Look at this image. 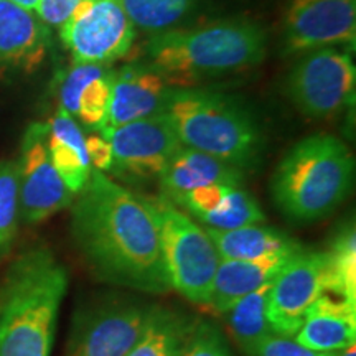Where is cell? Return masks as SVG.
Listing matches in <instances>:
<instances>
[{
    "instance_id": "484cf974",
    "label": "cell",
    "mask_w": 356,
    "mask_h": 356,
    "mask_svg": "<svg viewBox=\"0 0 356 356\" xmlns=\"http://www.w3.org/2000/svg\"><path fill=\"white\" fill-rule=\"evenodd\" d=\"M19 220V168L13 160H0V259L10 254Z\"/></svg>"
},
{
    "instance_id": "4316f807",
    "label": "cell",
    "mask_w": 356,
    "mask_h": 356,
    "mask_svg": "<svg viewBox=\"0 0 356 356\" xmlns=\"http://www.w3.org/2000/svg\"><path fill=\"white\" fill-rule=\"evenodd\" d=\"M111 97V71L91 79L79 95L76 118L91 131H101L108 115Z\"/></svg>"
},
{
    "instance_id": "83f0119b",
    "label": "cell",
    "mask_w": 356,
    "mask_h": 356,
    "mask_svg": "<svg viewBox=\"0 0 356 356\" xmlns=\"http://www.w3.org/2000/svg\"><path fill=\"white\" fill-rule=\"evenodd\" d=\"M180 356H233L228 340L211 322L198 320Z\"/></svg>"
},
{
    "instance_id": "7402d4cb",
    "label": "cell",
    "mask_w": 356,
    "mask_h": 356,
    "mask_svg": "<svg viewBox=\"0 0 356 356\" xmlns=\"http://www.w3.org/2000/svg\"><path fill=\"white\" fill-rule=\"evenodd\" d=\"M270 284H266L257 291L248 293L226 312V322L233 337L244 355H249L264 338L273 335V328L266 317L267 296Z\"/></svg>"
},
{
    "instance_id": "277c9868",
    "label": "cell",
    "mask_w": 356,
    "mask_h": 356,
    "mask_svg": "<svg viewBox=\"0 0 356 356\" xmlns=\"http://www.w3.org/2000/svg\"><path fill=\"white\" fill-rule=\"evenodd\" d=\"M355 159L330 134H315L297 142L280 159L269 191L287 220L310 225L330 216L353 188Z\"/></svg>"
},
{
    "instance_id": "44dd1931",
    "label": "cell",
    "mask_w": 356,
    "mask_h": 356,
    "mask_svg": "<svg viewBox=\"0 0 356 356\" xmlns=\"http://www.w3.org/2000/svg\"><path fill=\"white\" fill-rule=\"evenodd\" d=\"M198 318L170 307L152 305L145 328L127 356H180Z\"/></svg>"
},
{
    "instance_id": "7a4b0ae2",
    "label": "cell",
    "mask_w": 356,
    "mask_h": 356,
    "mask_svg": "<svg viewBox=\"0 0 356 356\" xmlns=\"http://www.w3.org/2000/svg\"><path fill=\"white\" fill-rule=\"evenodd\" d=\"M68 270L48 248L26 249L0 287V356H51Z\"/></svg>"
},
{
    "instance_id": "f1b7e54d",
    "label": "cell",
    "mask_w": 356,
    "mask_h": 356,
    "mask_svg": "<svg viewBox=\"0 0 356 356\" xmlns=\"http://www.w3.org/2000/svg\"><path fill=\"white\" fill-rule=\"evenodd\" d=\"M102 65H91V63H74L70 73L66 74L63 83L60 88V108H63L66 113L74 118L78 109V99L84 86L95 79L99 74L106 73Z\"/></svg>"
},
{
    "instance_id": "5b68a950",
    "label": "cell",
    "mask_w": 356,
    "mask_h": 356,
    "mask_svg": "<svg viewBox=\"0 0 356 356\" xmlns=\"http://www.w3.org/2000/svg\"><path fill=\"white\" fill-rule=\"evenodd\" d=\"M181 145L243 173L259 167L266 139L256 119L233 97L203 88H172L163 104Z\"/></svg>"
},
{
    "instance_id": "4dcf8cb0",
    "label": "cell",
    "mask_w": 356,
    "mask_h": 356,
    "mask_svg": "<svg viewBox=\"0 0 356 356\" xmlns=\"http://www.w3.org/2000/svg\"><path fill=\"white\" fill-rule=\"evenodd\" d=\"M81 0H40L37 17L47 26L61 29Z\"/></svg>"
},
{
    "instance_id": "cb8c5ba5",
    "label": "cell",
    "mask_w": 356,
    "mask_h": 356,
    "mask_svg": "<svg viewBox=\"0 0 356 356\" xmlns=\"http://www.w3.org/2000/svg\"><path fill=\"white\" fill-rule=\"evenodd\" d=\"M134 26L160 33L193 13L198 0H121Z\"/></svg>"
},
{
    "instance_id": "5bb4252c",
    "label": "cell",
    "mask_w": 356,
    "mask_h": 356,
    "mask_svg": "<svg viewBox=\"0 0 356 356\" xmlns=\"http://www.w3.org/2000/svg\"><path fill=\"white\" fill-rule=\"evenodd\" d=\"M170 86L150 66L127 65L111 71V97L106 122L114 129L163 111Z\"/></svg>"
},
{
    "instance_id": "7c38bea8",
    "label": "cell",
    "mask_w": 356,
    "mask_h": 356,
    "mask_svg": "<svg viewBox=\"0 0 356 356\" xmlns=\"http://www.w3.org/2000/svg\"><path fill=\"white\" fill-rule=\"evenodd\" d=\"M356 43V0H292L284 19V55Z\"/></svg>"
},
{
    "instance_id": "836d02e7",
    "label": "cell",
    "mask_w": 356,
    "mask_h": 356,
    "mask_svg": "<svg viewBox=\"0 0 356 356\" xmlns=\"http://www.w3.org/2000/svg\"><path fill=\"white\" fill-rule=\"evenodd\" d=\"M355 348H356L355 343L350 345V346H345V348L337 350V351H335V356H356Z\"/></svg>"
},
{
    "instance_id": "9a60e30c",
    "label": "cell",
    "mask_w": 356,
    "mask_h": 356,
    "mask_svg": "<svg viewBox=\"0 0 356 356\" xmlns=\"http://www.w3.org/2000/svg\"><path fill=\"white\" fill-rule=\"evenodd\" d=\"M50 30L33 12L0 0V76L33 73L47 60Z\"/></svg>"
},
{
    "instance_id": "2e32d148",
    "label": "cell",
    "mask_w": 356,
    "mask_h": 356,
    "mask_svg": "<svg viewBox=\"0 0 356 356\" xmlns=\"http://www.w3.org/2000/svg\"><path fill=\"white\" fill-rule=\"evenodd\" d=\"M356 304L323 292L307 310L293 340L314 351H337L355 343Z\"/></svg>"
},
{
    "instance_id": "6da1fadb",
    "label": "cell",
    "mask_w": 356,
    "mask_h": 356,
    "mask_svg": "<svg viewBox=\"0 0 356 356\" xmlns=\"http://www.w3.org/2000/svg\"><path fill=\"white\" fill-rule=\"evenodd\" d=\"M71 238L101 282L152 296L172 291L155 218L145 198L99 170L73 202Z\"/></svg>"
},
{
    "instance_id": "4fadbf2b",
    "label": "cell",
    "mask_w": 356,
    "mask_h": 356,
    "mask_svg": "<svg viewBox=\"0 0 356 356\" xmlns=\"http://www.w3.org/2000/svg\"><path fill=\"white\" fill-rule=\"evenodd\" d=\"M99 132L113 150V170L140 180L162 175L173 154L181 147L163 113L114 129L104 127Z\"/></svg>"
},
{
    "instance_id": "f546056e",
    "label": "cell",
    "mask_w": 356,
    "mask_h": 356,
    "mask_svg": "<svg viewBox=\"0 0 356 356\" xmlns=\"http://www.w3.org/2000/svg\"><path fill=\"white\" fill-rule=\"evenodd\" d=\"M248 356H335V351H314L297 343L293 338L269 335Z\"/></svg>"
},
{
    "instance_id": "1f68e13d",
    "label": "cell",
    "mask_w": 356,
    "mask_h": 356,
    "mask_svg": "<svg viewBox=\"0 0 356 356\" xmlns=\"http://www.w3.org/2000/svg\"><path fill=\"white\" fill-rule=\"evenodd\" d=\"M86 150H88V157H89V162H91L92 170H99L102 173L113 170V165H114L113 150H111L109 142L106 140L104 137L96 136V134L88 136Z\"/></svg>"
},
{
    "instance_id": "ffe728a7",
    "label": "cell",
    "mask_w": 356,
    "mask_h": 356,
    "mask_svg": "<svg viewBox=\"0 0 356 356\" xmlns=\"http://www.w3.org/2000/svg\"><path fill=\"white\" fill-rule=\"evenodd\" d=\"M207 229L221 261H259L280 252L300 251L302 244L273 226L251 225L236 229Z\"/></svg>"
},
{
    "instance_id": "d6986e66",
    "label": "cell",
    "mask_w": 356,
    "mask_h": 356,
    "mask_svg": "<svg viewBox=\"0 0 356 356\" xmlns=\"http://www.w3.org/2000/svg\"><path fill=\"white\" fill-rule=\"evenodd\" d=\"M48 152L58 175L71 193L78 195L86 186L92 167L86 150V137L71 114L58 108L48 122Z\"/></svg>"
},
{
    "instance_id": "9c48e42d",
    "label": "cell",
    "mask_w": 356,
    "mask_h": 356,
    "mask_svg": "<svg viewBox=\"0 0 356 356\" xmlns=\"http://www.w3.org/2000/svg\"><path fill=\"white\" fill-rule=\"evenodd\" d=\"M60 30L74 63H113L131 51L136 40L121 0H81Z\"/></svg>"
},
{
    "instance_id": "30bf717a",
    "label": "cell",
    "mask_w": 356,
    "mask_h": 356,
    "mask_svg": "<svg viewBox=\"0 0 356 356\" xmlns=\"http://www.w3.org/2000/svg\"><path fill=\"white\" fill-rule=\"evenodd\" d=\"M327 251L302 248L289 257L269 289L266 317L275 335L293 338L309 307L327 292Z\"/></svg>"
},
{
    "instance_id": "603a6c76",
    "label": "cell",
    "mask_w": 356,
    "mask_h": 356,
    "mask_svg": "<svg viewBox=\"0 0 356 356\" xmlns=\"http://www.w3.org/2000/svg\"><path fill=\"white\" fill-rule=\"evenodd\" d=\"M327 254V292L356 304V234L353 221H345L338 228Z\"/></svg>"
},
{
    "instance_id": "8992f818",
    "label": "cell",
    "mask_w": 356,
    "mask_h": 356,
    "mask_svg": "<svg viewBox=\"0 0 356 356\" xmlns=\"http://www.w3.org/2000/svg\"><path fill=\"white\" fill-rule=\"evenodd\" d=\"M147 204L157 225L172 291L191 304L207 307L221 262L207 229L163 195L147 200Z\"/></svg>"
},
{
    "instance_id": "e0dca14e",
    "label": "cell",
    "mask_w": 356,
    "mask_h": 356,
    "mask_svg": "<svg viewBox=\"0 0 356 356\" xmlns=\"http://www.w3.org/2000/svg\"><path fill=\"white\" fill-rule=\"evenodd\" d=\"M296 252H280L259 261H221L207 309L215 315H225L248 293L273 282L289 257Z\"/></svg>"
},
{
    "instance_id": "ba28073f",
    "label": "cell",
    "mask_w": 356,
    "mask_h": 356,
    "mask_svg": "<svg viewBox=\"0 0 356 356\" xmlns=\"http://www.w3.org/2000/svg\"><path fill=\"white\" fill-rule=\"evenodd\" d=\"M284 92L309 119H330L355 104L356 66L337 48L309 51L293 66Z\"/></svg>"
},
{
    "instance_id": "ac0fdd59",
    "label": "cell",
    "mask_w": 356,
    "mask_h": 356,
    "mask_svg": "<svg viewBox=\"0 0 356 356\" xmlns=\"http://www.w3.org/2000/svg\"><path fill=\"white\" fill-rule=\"evenodd\" d=\"M163 197H178L204 185H244V173L211 155L181 145L159 177Z\"/></svg>"
},
{
    "instance_id": "3957f363",
    "label": "cell",
    "mask_w": 356,
    "mask_h": 356,
    "mask_svg": "<svg viewBox=\"0 0 356 356\" xmlns=\"http://www.w3.org/2000/svg\"><path fill=\"white\" fill-rule=\"evenodd\" d=\"M267 35L249 20H225L198 29H170L147 43L150 68L172 88H191L264 60Z\"/></svg>"
},
{
    "instance_id": "52a82bcc",
    "label": "cell",
    "mask_w": 356,
    "mask_h": 356,
    "mask_svg": "<svg viewBox=\"0 0 356 356\" xmlns=\"http://www.w3.org/2000/svg\"><path fill=\"white\" fill-rule=\"evenodd\" d=\"M154 304L102 293L74 314L65 356H127L144 332Z\"/></svg>"
},
{
    "instance_id": "d4e9b609",
    "label": "cell",
    "mask_w": 356,
    "mask_h": 356,
    "mask_svg": "<svg viewBox=\"0 0 356 356\" xmlns=\"http://www.w3.org/2000/svg\"><path fill=\"white\" fill-rule=\"evenodd\" d=\"M197 220L202 222L203 228L228 231L243 226L262 225L266 222V215L261 204L248 190H244V186H229L226 197L215 210Z\"/></svg>"
},
{
    "instance_id": "d6a6232c",
    "label": "cell",
    "mask_w": 356,
    "mask_h": 356,
    "mask_svg": "<svg viewBox=\"0 0 356 356\" xmlns=\"http://www.w3.org/2000/svg\"><path fill=\"white\" fill-rule=\"evenodd\" d=\"M8 2L15 3V6L25 8V10L33 12V10H37V6H38L40 0H8Z\"/></svg>"
},
{
    "instance_id": "8fae6325",
    "label": "cell",
    "mask_w": 356,
    "mask_h": 356,
    "mask_svg": "<svg viewBox=\"0 0 356 356\" xmlns=\"http://www.w3.org/2000/svg\"><path fill=\"white\" fill-rule=\"evenodd\" d=\"M19 168L20 216L26 225H38L73 204L71 193L48 152V122H33L22 140Z\"/></svg>"
}]
</instances>
